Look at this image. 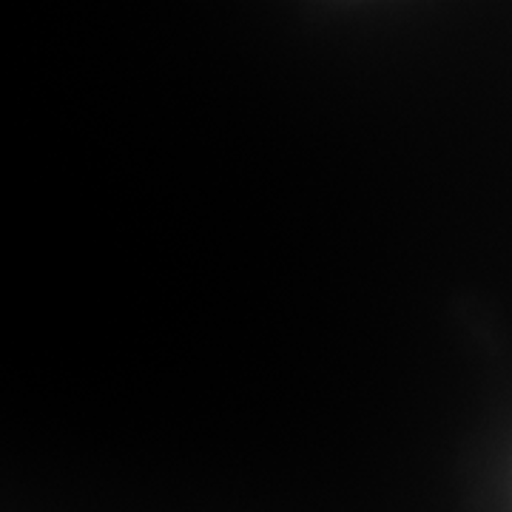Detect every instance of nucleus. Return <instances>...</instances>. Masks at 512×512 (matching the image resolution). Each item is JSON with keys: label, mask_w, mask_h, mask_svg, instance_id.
Masks as SVG:
<instances>
[]
</instances>
